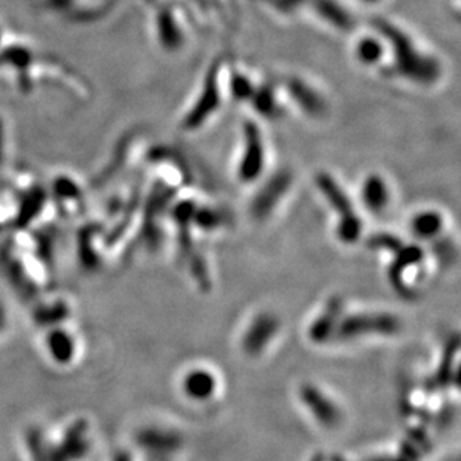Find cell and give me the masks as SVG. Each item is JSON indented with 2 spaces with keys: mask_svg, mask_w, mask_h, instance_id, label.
<instances>
[{
  "mask_svg": "<svg viewBox=\"0 0 461 461\" xmlns=\"http://www.w3.org/2000/svg\"><path fill=\"white\" fill-rule=\"evenodd\" d=\"M402 329L399 317L388 312H358L342 317L338 324L335 338L351 340L363 336H392Z\"/></svg>",
  "mask_w": 461,
  "mask_h": 461,
  "instance_id": "1",
  "label": "cell"
},
{
  "mask_svg": "<svg viewBox=\"0 0 461 461\" xmlns=\"http://www.w3.org/2000/svg\"><path fill=\"white\" fill-rule=\"evenodd\" d=\"M320 187L329 203L336 209L339 215L338 237L344 244H354L362 235V221L357 217L353 204L346 194L339 189L338 184L329 176L320 178Z\"/></svg>",
  "mask_w": 461,
  "mask_h": 461,
  "instance_id": "2",
  "label": "cell"
},
{
  "mask_svg": "<svg viewBox=\"0 0 461 461\" xmlns=\"http://www.w3.org/2000/svg\"><path fill=\"white\" fill-rule=\"evenodd\" d=\"M298 396L314 420L326 429H333L342 421V412L339 406L320 387L314 383H303Z\"/></svg>",
  "mask_w": 461,
  "mask_h": 461,
  "instance_id": "3",
  "label": "cell"
},
{
  "mask_svg": "<svg viewBox=\"0 0 461 461\" xmlns=\"http://www.w3.org/2000/svg\"><path fill=\"white\" fill-rule=\"evenodd\" d=\"M281 321L270 312H261L255 317L242 336V349L248 355H260L278 335Z\"/></svg>",
  "mask_w": 461,
  "mask_h": 461,
  "instance_id": "4",
  "label": "cell"
},
{
  "mask_svg": "<svg viewBox=\"0 0 461 461\" xmlns=\"http://www.w3.org/2000/svg\"><path fill=\"white\" fill-rule=\"evenodd\" d=\"M342 307L344 302L340 297H333L327 302L324 311L318 315L311 327H309V338L317 344L327 342L330 338L335 336V331L338 329V324L342 318Z\"/></svg>",
  "mask_w": 461,
  "mask_h": 461,
  "instance_id": "5",
  "label": "cell"
},
{
  "mask_svg": "<svg viewBox=\"0 0 461 461\" xmlns=\"http://www.w3.org/2000/svg\"><path fill=\"white\" fill-rule=\"evenodd\" d=\"M182 391L193 400H208L217 391L215 375L206 369L190 370L182 379Z\"/></svg>",
  "mask_w": 461,
  "mask_h": 461,
  "instance_id": "6",
  "label": "cell"
},
{
  "mask_svg": "<svg viewBox=\"0 0 461 461\" xmlns=\"http://www.w3.org/2000/svg\"><path fill=\"white\" fill-rule=\"evenodd\" d=\"M363 202L366 206L373 212H379L387 206L388 203V190L387 185L378 176H372L367 179L363 185Z\"/></svg>",
  "mask_w": 461,
  "mask_h": 461,
  "instance_id": "7",
  "label": "cell"
},
{
  "mask_svg": "<svg viewBox=\"0 0 461 461\" xmlns=\"http://www.w3.org/2000/svg\"><path fill=\"white\" fill-rule=\"evenodd\" d=\"M442 227H443L442 217L439 215V213L433 212V211L418 213L411 223L412 233L416 237H421V239L438 237Z\"/></svg>",
  "mask_w": 461,
  "mask_h": 461,
  "instance_id": "8",
  "label": "cell"
},
{
  "mask_svg": "<svg viewBox=\"0 0 461 461\" xmlns=\"http://www.w3.org/2000/svg\"><path fill=\"white\" fill-rule=\"evenodd\" d=\"M458 351V338L454 336V339L449 340L447 349H445V354L442 357V362H440V367L434 373V377L430 379L429 386L432 388H445L448 387V383H451V370H452V362H454L456 354Z\"/></svg>",
  "mask_w": 461,
  "mask_h": 461,
  "instance_id": "9",
  "label": "cell"
}]
</instances>
